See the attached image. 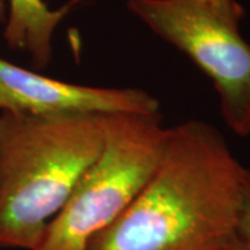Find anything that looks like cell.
Segmentation results:
<instances>
[{
  "instance_id": "3957f363",
  "label": "cell",
  "mask_w": 250,
  "mask_h": 250,
  "mask_svg": "<svg viewBox=\"0 0 250 250\" xmlns=\"http://www.w3.org/2000/svg\"><path fill=\"white\" fill-rule=\"evenodd\" d=\"M168 129L160 111L106 114L103 147L52 221L41 250H86L141 193L160 160Z\"/></svg>"
},
{
  "instance_id": "9c48e42d",
  "label": "cell",
  "mask_w": 250,
  "mask_h": 250,
  "mask_svg": "<svg viewBox=\"0 0 250 250\" xmlns=\"http://www.w3.org/2000/svg\"><path fill=\"white\" fill-rule=\"evenodd\" d=\"M197 1H203L208 4H214V6H232L235 3H238V0H197Z\"/></svg>"
},
{
  "instance_id": "277c9868",
  "label": "cell",
  "mask_w": 250,
  "mask_h": 250,
  "mask_svg": "<svg viewBox=\"0 0 250 250\" xmlns=\"http://www.w3.org/2000/svg\"><path fill=\"white\" fill-rule=\"evenodd\" d=\"M126 9L205 72L218 93L224 123L235 135L249 136L250 43L241 32L245 16L241 3L128 0Z\"/></svg>"
},
{
  "instance_id": "52a82bcc",
  "label": "cell",
  "mask_w": 250,
  "mask_h": 250,
  "mask_svg": "<svg viewBox=\"0 0 250 250\" xmlns=\"http://www.w3.org/2000/svg\"><path fill=\"white\" fill-rule=\"evenodd\" d=\"M236 233H238L239 239L250 250V167H246V171H245Z\"/></svg>"
},
{
  "instance_id": "8992f818",
  "label": "cell",
  "mask_w": 250,
  "mask_h": 250,
  "mask_svg": "<svg viewBox=\"0 0 250 250\" xmlns=\"http://www.w3.org/2000/svg\"><path fill=\"white\" fill-rule=\"evenodd\" d=\"M89 0H68L50 9L45 0H0L3 39L11 50L28 54L36 71L53 60V36L62 20Z\"/></svg>"
},
{
  "instance_id": "5b68a950",
  "label": "cell",
  "mask_w": 250,
  "mask_h": 250,
  "mask_svg": "<svg viewBox=\"0 0 250 250\" xmlns=\"http://www.w3.org/2000/svg\"><path fill=\"white\" fill-rule=\"evenodd\" d=\"M0 111L29 116L153 114L160 103L139 88L89 86L46 77L0 57Z\"/></svg>"
},
{
  "instance_id": "6da1fadb",
  "label": "cell",
  "mask_w": 250,
  "mask_h": 250,
  "mask_svg": "<svg viewBox=\"0 0 250 250\" xmlns=\"http://www.w3.org/2000/svg\"><path fill=\"white\" fill-rule=\"evenodd\" d=\"M245 171L214 125H172L141 193L86 250L224 249L238 236Z\"/></svg>"
},
{
  "instance_id": "ba28073f",
  "label": "cell",
  "mask_w": 250,
  "mask_h": 250,
  "mask_svg": "<svg viewBox=\"0 0 250 250\" xmlns=\"http://www.w3.org/2000/svg\"><path fill=\"white\" fill-rule=\"evenodd\" d=\"M221 250H249V249H248V246H246V245L239 239V236H236V238H235V239H233L228 246H225V248Z\"/></svg>"
},
{
  "instance_id": "7a4b0ae2",
  "label": "cell",
  "mask_w": 250,
  "mask_h": 250,
  "mask_svg": "<svg viewBox=\"0 0 250 250\" xmlns=\"http://www.w3.org/2000/svg\"><path fill=\"white\" fill-rule=\"evenodd\" d=\"M104 138L106 114L0 111V249L41 250Z\"/></svg>"
}]
</instances>
